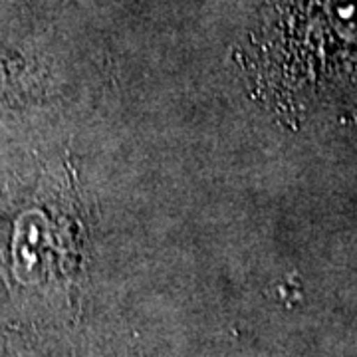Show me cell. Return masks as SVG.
<instances>
[{"label": "cell", "instance_id": "1", "mask_svg": "<svg viewBox=\"0 0 357 357\" xmlns=\"http://www.w3.org/2000/svg\"><path fill=\"white\" fill-rule=\"evenodd\" d=\"M14 76H16V68L13 62L0 56V98H4L13 89Z\"/></svg>", "mask_w": 357, "mask_h": 357}]
</instances>
